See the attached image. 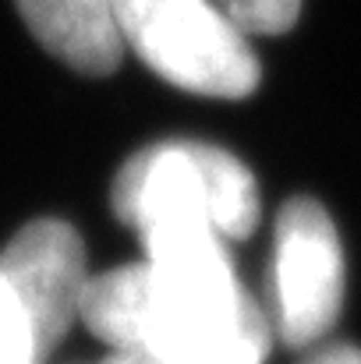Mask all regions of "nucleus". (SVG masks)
Instances as JSON below:
<instances>
[{
  "label": "nucleus",
  "mask_w": 361,
  "mask_h": 364,
  "mask_svg": "<svg viewBox=\"0 0 361 364\" xmlns=\"http://www.w3.org/2000/svg\"><path fill=\"white\" fill-rule=\"evenodd\" d=\"M103 364H195V361H167V358H152V354H124V350H114V358Z\"/></svg>",
  "instance_id": "6e6552de"
},
{
  "label": "nucleus",
  "mask_w": 361,
  "mask_h": 364,
  "mask_svg": "<svg viewBox=\"0 0 361 364\" xmlns=\"http://www.w3.org/2000/svg\"><path fill=\"white\" fill-rule=\"evenodd\" d=\"M305 364H361V350L351 343H333V347L315 350Z\"/></svg>",
  "instance_id": "0eeeda50"
},
{
  "label": "nucleus",
  "mask_w": 361,
  "mask_h": 364,
  "mask_svg": "<svg viewBox=\"0 0 361 364\" xmlns=\"http://www.w3.org/2000/svg\"><path fill=\"white\" fill-rule=\"evenodd\" d=\"M28 32L57 60L82 75L117 71L124 43L114 0H14Z\"/></svg>",
  "instance_id": "39448f33"
},
{
  "label": "nucleus",
  "mask_w": 361,
  "mask_h": 364,
  "mask_svg": "<svg viewBox=\"0 0 361 364\" xmlns=\"http://www.w3.org/2000/svg\"><path fill=\"white\" fill-rule=\"evenodd\" d=\"M244 36H283L301 14V0H213Z\"/></svg>",
  "instance_id": "423d86ee"
},
{
  "label": "nucleus",
  "mask_w": 361,
  "mask_h": 364,
  "mask_svg": "<svg viewBox=\"0 0 361 364\" xmlns=\"http://www.w3.org/2000/svg\"><path fill=\"white\" fill-rule=\"evenodd\" d=\"M344 304V251L315 198H291L276 216L273 333L287 347L319 343Z\"/></svg>",
  "instance_id": "7ed1b4c3"
},
{
  "label": "nucleus",
  "mask_w": 361,
  "mask_h": 364,
  "mask_svg": "<svg viewBox=\"0 0 361 364\" xmlns=\"http://www.w3.org/2000/svg\"><path fill=\"white\" fill-rule=\"evenodd\" d=\"M0 276L18 294L32 322L39 358L46 361L82 308L89 283L82 237L64 220H32L0 255Z\"/></svg>",
  "instance_id": "20e7f679"
},
{
  "label": "nucleus",
  "mask_w": 361,
  "mask_h": 364,
  "mask_svg": "<svg viewBox=\"0 0 361 364\" xmlns=\"http://www.w3.org/2000/svg\"><path fill=\"white\" fill-rule=\"evenodd\" d=\"M120 43L195 96L244 100L258 85L248 36L213 0H114Z\"/></svg>",
  "instance_id": "f03ea898"
},
{
  "label": "nucleus",
  "mask_w": 361,
  "mask_h": 364,
  "mask_svg": "<svg viewBox=\"0 0 361 364\" xmlns=\"http://www.w3.org/2000/svg\"><path fill=\"white\" fill-rule=\"evenodd\" d=\"M78 318L124 354L195 364H262L273 326L238 272H163L149 262L89 276Z\"/></svg>",
  "instance_id": "f257e3e1"
}]
</instances>
